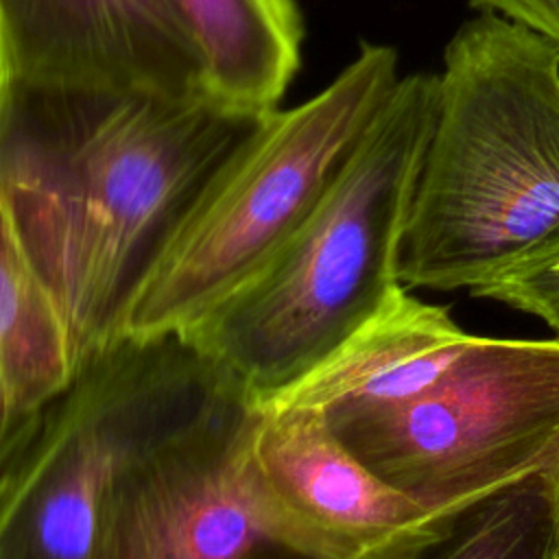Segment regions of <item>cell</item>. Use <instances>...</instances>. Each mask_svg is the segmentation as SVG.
<instances>
[{
    "label": "cell",
    "mask_w": 559,
    "mask_h": 559,
    "mask_svg": "<svg viewBox=\"0 0 559 559\" xmlns=\"http://www.w3.org/2000/svg\"><path fill=\"white\" fill-rule=\"evenodd\" d=\"M266 114L212 96L0 85V203L81 362L116 341L175 225Z\"/></svg>",
    "instance_id": "1"
},
{
    "label": "cell",
    "mask_w": 559,
    "mask_h": 559,
    "mask_svg": "<svg viewBox=\"0 0 559 559\" xmlns=\"http://www.w3.org/2000/svg\"><path fill=\"white\" fill-rule=\"evenodd\" d=\"M559 240V48L483 13L443 52L397 245L408 288L469 293Z\"/></svg>",
    "instance_id": "2"
},
{
    "label": "cell",
    "mask_w": 559,
    "mask_h": 559,
    "mask_svg": "<svg viewBox=\"0 0 559 559\" xmlns=\"http://www.w3.org/2000/svg\"><path fill=\"white\" fill-rule=\"evenodd\" d=\"M437 87L439 74L402 76L295 234L183 334L255 400L297 382L404 290L397 245Z\"/></svg>",
    "instance_id": "3"
},
{
    "label": "cell",
    "mask_w": 559,
    "mask_h": 559,
    "mask_svg": "<svg viewBox=\"0 0 559 559\" xmlns=\"http://www.w3.org/2000/svg\"><path fill=\"white\" fill-rule=\"evenodd\" d=\"M397 52L360 44L317 96L269 111L194 197L131 295L116 338L183 336L306 221L386 100Z\"/></svg>",
    "instance_id": "4"
},
{
    "label": "cell",
    "mask_w": 559,
    "mask_h": 559,
    "mask_svg": "<svg viewBox=\"0 0 559 559\" xmlns=\"http://www.w3.org/2000/svg\"><path fill=\"white\" fill-rule=\"evenodd\" d=\"M231 384L179 334L85 358L0 485V559H94L118 478Z\"/></svg>",
    "instance_id": "5"
},
{
    "label": "cell",
    "mask_w": 559,
    "mask_h": 559,
    "mask_svg": "<svg viewBox=\"0 0 559 559\" xmlns=\"http://www.w3.org/2000/svg\"><path fill=\"white\" fill-rule=\"evenodd\" d=\"M321 413L391 487L454 511L559 459V338L472 336L424 391Z\"/></svg>",
    "instance_id": "6"
},
{
    "label": "cell",
    "mask_w": 559,
    "mask_h": 559,
    "mask_svg": "<svg viewBox=\"0 0 559 559\" xmlns=\"http://www.w3.org/2000/svg\"><path fill=\"white\" fill-rule=\"evenodd\" d=\"M255 397L231 384L135 461L105 504L94 559H330L253 456Z\"/></svg>",
    "instance_id": "7"
},
{
    "label": "cell",
    "mask_w": 559,
    "mask_h": 559,
    "mask_svg": "<svg viewBox=\"0 0 559 559\" xmlns=\"http://www.w3.org/2000/svg\"><path fill=\"white\" fill-rule=\"evenodd\" d=\"M0 85L212 96L166 0H0Z\"/></svg>",
    "instance_id": "8"
},
{
    "label": "cell",
    "mask_w": 559,
    "mask_h": 559,
    "mask_svg": "<svg viewBox=\"0 0 559 559\" xmlns=\"http://www.w3.org/2000/svg\"><path fill=\"white\" fill-rule=\"evenodd\" d=\"M253 456L330 559H408L456 511H430L391 487L319 408L258 402Z\"/></svg>",
    "instance_id": "9"
},
{
    "label": "cell",
    "mask_w": 559,
    "mask_h": 559,
    "mask_svg": "<svg viewBox=\"0 0 559 559\" xmlns=\"http://www.w3.org/2000/svg\"><path fill=\"white\" fill-rule=\"evenodd\" d=\"M79 369L68 321L0 203V485Z\"/></svg>",
    "instance_id": "10"
},
{
    "label": "cell",
    "mask_w": 559,
    "mask_h": 559,
    "mask_svg": "<svg viewBox=\"0 0 559 559\" xmlns=\"http://www.w3.org/2000/svg\"><path fill=\"white\" fill-rule=\"evenodd\" d=\"M474 334L448 310L404 288L395 301L323 362L258 402L328 411L341 404L397 402L432 384Z\"/></svg>",
    "instance_id": "11"
},
{
    "label": "cell",
    "mask_w": 559,
    "mask_h": 559,
    "mask_svg": "<svg viewBox=\"0 0 559 559\" xmlns=\"http://www.w3.org/2000/svg\"><path fill=\"white\" fill-rule=\"evenodd\" d=\"M199 52L207 92L236 109L271 111L299 70L295 0H166Z\"/></svg>",
    "instance_id": "12"
},
{
    "label": "cell",
    "mask_w": 559,
    "mask_h": 559,
    "mask_svg": "<svg viewBox=\"0 0 559 559\" xmlns=\"http://www.w3.org/2000/svg\"><path fill=\"white\" fill-rule=\"evenodd\" d=\"M408 559H559V459L459 507Z\"/></svg>",
    "instance_id": "13"
},
{
    "label": "cell",
    "mask_w": 559,
    "mask_h": 559,
    "mask_svg": "<svg viewBox=\"0 0 559 559\" xmlns=\"http://www.w3.org/2000/svg\"><path fill=\"white\" fill-rule=\"evenodd\" d=\"M472 295L528 312L559 338V240L502 271Z\"/></svg>",
    "instance_id": "14"
},
{
    "label": "cell",
    "mask_w": 559,
    "mask_h": 559,
    "mask_svg": "<svg viewBox=\"0 0 559 559\" xmlns=\"http://www.w3.org/2000/svg\"><path fill=\"white\" fill-rule=\"evenodd\" d=\"M469 7L502 15L559 48V0H469Z\"/></svg>",
    "instance_id": "15"
}]
</instances>
